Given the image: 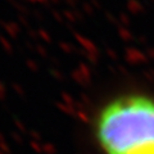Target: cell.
<instances>
[{
	"instance_id": "obj_1",
	"label": "cell",
	"mask_w": 154,
	"mask_h": 154,
	"mask_svg": "<svg viewBox=\"0 0 154 154\" xmlns=\"http://www.w3.org/2000/svg\"><path fill=\"white\" fill-rule=\"evenodd\" d=\"M95 135L104 154H154V99L125 95L99 113Z\"/></svg>"
}]
</instances>
